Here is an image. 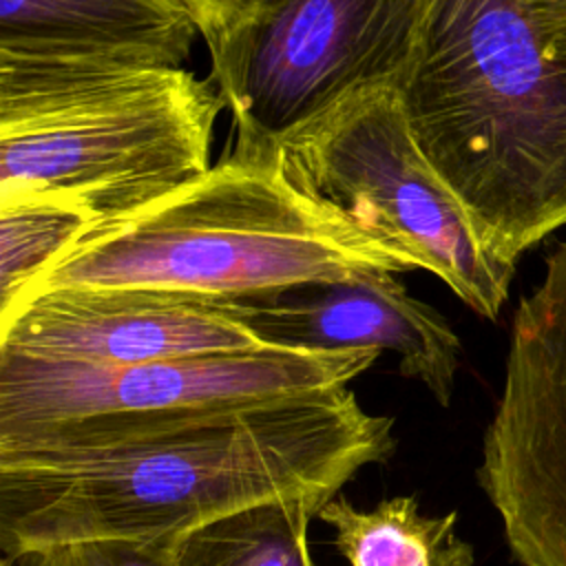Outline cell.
<instances>
[{"label": "cell", "instance_id": "obj_1", "mask_svg": "<svg viewBox=\"0 0 566 566\" xmlns=\"http://www.w3.org/2000/svg\"><path fill=\"white\" fill-rule=\"evenodd\" d=\"M396 451L394 420L349 387L122 429L66 449L0 451L2 557L184 533L274 502L325 504Z\"/></svg>", "mask_w": 566, "mask_h": 566}, {"label": "cell", "instance_id": "obj_2", "mask_svg": "<svg viewBox=\"0 0 566 566\" xmlns=\"http://www.w3.org/2000/svg\"><path fill=\"white\" fill-rule=\"evenodd\" d=\"M396 91L497 256L566 226V0H422Z\"/></svg>", "mask_w": 566, "mask_h": 566}, {"label": "cell", "instance_id": "obj_3", "mask_svg": "<svg viewBox=\"0 0 566 566\" xmlns=\"http://www.w3.org/2000/svg\"><path fill=\"white\" fill-rule=\"evenodd\" d=\"M409 270L407 254L303 188L279 153L226 150L164 197L93 223L24 292L150 287L243 301Z\"/></svg>", "mask_w": 566, "mask_h": 566}, {"label": "cell", "instance_id": "obj_4", "mask_svg": "<svg viewBox=\"0 0 566 566\" xmlns=\"http://www.w3.org/2000/svg\"><path fill=\"white\" fill-rule=\"evenodd\" d=\"M223 108L184 66L0 51V206L133 212L210 168Z\"/></svg>", "mask_w": 566, "mask_h": 566}, {"label": "cell", "instance_id": "obj_5", "mask_svg": "<svg viewBox=\"0 0 566 566\" xmlns=\"http://www.w3.org/2000/svg\"><path fill=\"white\" fill-rule=\"evenodd\" d=\"M378 356L263 345L86 365L0 352V451L66 449L130 427L349 387Z\"/></svg>", "mask_w": 566, "mask_h": 566}, {"label": "cell", "instance_id": "obj_6", "mask_svg": "<svg viewBox=\"0 0 566 566\" xmlns=\"http://www.w3.org/2000/svg\"><path fill=\"white\" fill-rule=\"evenodd\" d=\"M279 155L287 172L378 241L400 250L484 318H497L515 263L497 256L422 155L396 86L340 104Z\"/></svg>", "mask_w": 566, "mask_h": 566}, {"label": "cell", "instance_id": "obj_7", "mask_svg": "<svg viewBox=\"0 0 566 566\" xmlns=\"http://www.w3.org/2000/svg\"><path fill=\"white\" fill-rule=\"evenodd\" d=\"M422 0H254L206 42L232 115L228 150L274 155L367 91L396 86L413 51Z\"/></svg>", "mask_w": 566, "mask_h": 566}, {"label": "cell", "instance_id": "obj_8", "mask_svg": "<svg viewBox=\"0 0 566 566\" xmlns=\"http://www.w3.org/2000/svg\"><path fill=\"white\" fill-rule=\"evenodd\" d=\"M478 482L522 566H566V241L520 301Z\"/></svg>", "mask_w": 566, "mask_h": 566}, {"label": "cell", "instance_id": "obj_9", "mask_svg": "<svg viewBox=\"0 0 566 566\" xmlns=\"http://www.w3.org/2000/svg\"><path fill=\"white\" fill-rule=\"evenodd\" d=\"M263 345L232 301L168 290H31L0 312V352L44 360L139 365Z\"/></svg>", "mask_w": 566, "mask_h": 566}, {"label": "cell", "instance_id": "obj_10", "mask_svg": "<svg viewBox=\"0 0 566 566\" xmlns=\"http://www.w3.org/2000/svg\"><path fill=\"white\" fill-rule=\"evenodd\" d=\"M237 316L268 345L301 349L394 352L413 378L447 407L462 345L449 321L411 296L391 272L303 285L272 296L232 301Z\"/></svg>", "mask_w": 566, "mask_h": 566}, {"label": "cell", "instance_id": "obj_11", "mask_svg": "<svg viewBox=\"0 0 566 566\" xmlns=\"http://www.w3.org/2000/svg\"><path fill=\"white\" fill-rule=\"evenodd\" d=\"M201 35L170 0H0V51L177 69Z\"/></svg>", "mask_w": 566, "mask_h": 566}, {"label": "cell", "instance_id": "obj_12", "mask_svg": "<svg viewBox=\"0 0 566 566\" xmlns=\"http://www.w3.org/2000/svg\"><path fill=\"white\" fill-rule=\"evenodd\" d=\"M316 517L334 531L349 566H473L475 553L455 533L458 513L424 515L416 495H394L371 509L334 495Z\"/></svg>", "mask_w": 566, "mask_h": 566}, {"label": "cell", "instance_id": "obj_13", "mask_svg": "<svg viewBox=\"0 0 566 566\" xmlns=\"http://www.w3.org/2000/svg\"><path fill=\"white\" fill-rule=\"evenodd\" d=\"M318 509L294 497L210 520L177 535L172 566H314L307 533Z\"/></svg>", "mask_w": 566, "mask_h": 566}, {"label": "cell", "instance_id": "obj_14", "mask_svg": "<svg viewBox=\"0 0 566 566\" xmlns=\"http://www.w3.org/2000/svg\"><path fill=\"white\" fill-rule=\"evenodd\" d=\"M93 223L88 214L60 203L0 206V312L11 307Z\"/></svg>", "mask_w": 566, "mask_h": 566}, {"label": "cell", "instance_id": "obj_15", "mask_svg": "<svg viewBox=\"0 0 566 566\" xmlns=\"http://www.w3.org/2000/svg\"><path fill=\"white\" fill-rule=\"evenodd\" d=\"M177 535L71 542L53 546L35 559L38 566H172Z\"/></svg>", "mask_w": 566, "mask_h": 566}, {"label": "cell", "instance_id": "obj_16", "mask_svg": "<svg viewBox=\"0 0 566 566\" xmlns=\"http://www.w3.org/2000/svg\"><path fill=\"white\" fill-rule=\"evenodd\" d=\"M254 4V0H192L203 42L232 29Z\"/></svg>", "mask_w": 566, "mask_h": 566}, {"label": "cell", "instance_id": "obj_17", "mask_svg": "<svg viewBox=\"0 0 566 566\" xmlns=\"http://www.w3.org/2000/svg\"><path fill=\"white\" fill-rule=\"evenodd\" d=\"M170 2H175V4H179V7H184V9H188L192 15H195V7H192V0H170ZM197 18V15H195ZM199 24V22H197Z\"/></svg>", "mask_w": 566, "mask_h": 566}, {"label": "cell", "instance_id": "obj_18", "mask_svg": "<svg viewBox=\"0 0 566 566\" xmlns=\"http://www.w3.org/2000/svg\"><path fill=\"white\" fill-rule=\"evenodd\" d=\"M0 566H9V562H7V559H4V562H2V564H0Z\"/></svg>", "mask_w": 566, "mask_h": 566}]
</instances>
